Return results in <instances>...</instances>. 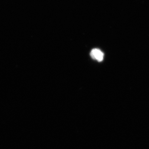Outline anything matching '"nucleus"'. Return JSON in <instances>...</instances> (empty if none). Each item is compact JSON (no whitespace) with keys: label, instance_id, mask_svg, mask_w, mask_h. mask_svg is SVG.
Returning <instances> with one entry per match:
<instances>
[{"label":"nucleus","instance_id":"1","mask_svg":"<svg viewBox=\"0 0 149 149\" xmlns=\"http://www.w3.org/2000/svg\"><path fill=\"white\" fill-rule=\"evenodd\" d=\"M91 56L93 59L96 60L99 62L102 61L104 59V53L99 49H95L92 50Z\"/></svg>","mask_w":149,"mask_h":149}]
</instances>
